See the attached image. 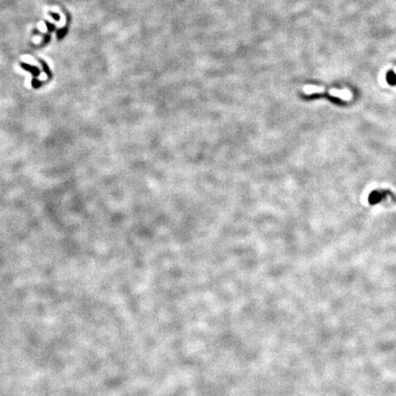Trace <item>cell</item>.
I'll use <instances>...</instances> for the list:
<instances>
[{"label":"cell","mask_w":396,"mask_h":396,"mask_svg":"<svg viewBox=\"0 0 396 396\" xmlns=\"http://www.w3.org/2000/svg\"><path fill=\"white\" fill-rule=\"evenodd\" d=\"M40 63H41V65H42V67H43V71L45 72V74L51 78L52 77V74H51V71H50V69H49V67H48V65H47V63L45 62V61H43L42 60H40Z\"/></svg>","instance_id":"4"},{"label":"cell","mask_w":396,"mask_h":396,"mask_svg":"<svg viewBox=\"0 0 396 396\" xmlns=\"http://www.w3.org/2000/svg\"><path fill=\"white\" fill-rule=\"evenodd\" d=\"M20 66L23 68V69H25L26 71H29V72H30L35 77H37V76H39L40 74V69L38 68V67H36V66H31V65H29V64H28V63H25V62H21L20 63Z\"/></svg>","instance_id":"2"},{"label":"cell","mask_w":396,"mask_h":396,"mask_svg":"<svg viewBox=\"0 0 396 396\" xmlns=\"http://www.w3.org/2000/svg\"><path fill=\"white\" fill-rule=\"evenodd\" d=\"M49 14H50V16H51V17H52V18H53L55 20H60V15H58V14H56V13H52V12H50Z\"/></svg>","instance_id":"8"},{"label":"cell","mask_w":396,"mask_h":396,"mask_svg":"<svg viewBox=\"0 0 396 396\" xmlns=\"http://www.w3.org/2000/svg\"><path fill=\"white\" fill-rule=\"evenodd\" d=\"M66 33H67V28H62L61 29H59L58 32H57V38H58V40L62 39Z\"/></svg>","instance_id":"5"},{"label":"cell","mask_w":396,"mask_h":396,"mask_svg":"<svg viewBox=\"0 0 396 396\" xmlns=\"http://www.w3.org/2000/svg\"><path fill=\"white\" fill-rule=\"evenodd\" d=\"M31 84H32V86L34 88H39L40 85H41V82L39 81L38 79H36V78H34V79L32 80V82H31Z\"/></svg>","instance_id":"6"},{"label":"cell","mask_w":396,"mask_h":396,"mask_svg":"<svg viewBox=\"0 0 396 396\" xmlns=\"http://www.w3.org/2000/svg\"><path fill=\"white\" fill-rule=\"evenodd\" d=\"M324 88L323 87H318V86H314V85H305L304 87V92L307 95L313 94V93H319V92H324Z\"/></svg>","instance_id":"3"},{"label":"cell","mask_w":396,"mask_h":396,"mask_svg":"<svg viewBox=\"0 0 396 396\" xmlns=\"http://www.w3.org/2000/svg\"><path fill=\"white\" fill-rule=\"evenodd\" d=\"M395 72H396V69H395Z\"/></svg>","instance_id":"9"},{"label":"cell","mask_w":396,"mask_h":396,"mask_svg":"<svg viewBox=\"0 0 396 396\" xmlns=\"http://www.w3.org/2000/svg\"><path fill=\"white\" fill-rule=\"evenodd\" d=\"M329 93L334 96V97H337L340 98L344 99V100H348L350 98V93L347 90H330Z\"/></svg>","instance_id":"1"},{"label":"cell","mask_w":396,"mask_h":396,"mask_svg":"<svg viewBox=\"0 0 396 396\" xmlns=\"http://www.w3.org/2000/svg\"><path fill=\"white\" fill-rule=\"evenodd\" d=\"M45 22H46V26H47L49 31H53L55 29V26L53 24H51L49 21H45Z\"/></svg>","instance_id":"7"}]
</instances>
